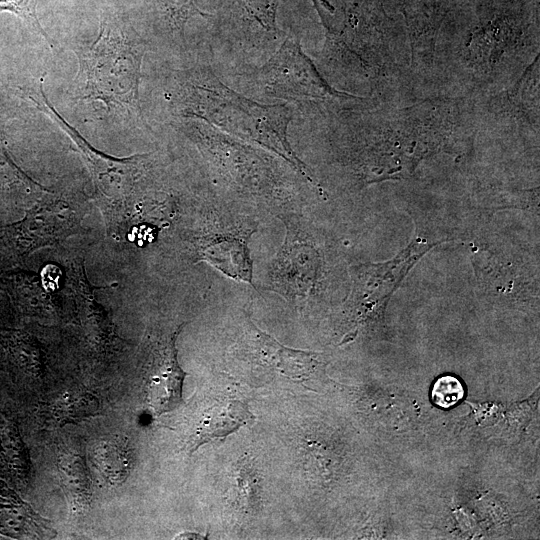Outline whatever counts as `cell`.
Wrapping results in <instances>:
<instances>
[{"mask_svg": "<svg viewBox=\"0 0 540 540\" xmlns=\"http://www.w3.org/2000/svg\"><path fill=\"white\" fill-rule=\"evenodd\" d=\"M37 5L38 0H0V14L8 12L20 17L30 29L39 34L53 48V40L40 24Z\"/></svg>", "mask_w": 540, "mask_h": 540, "instance_id": "9a60e30c", "label": "cell"}, {"mask_svg": "<svg viewBox=\"0 0 540 540\" xmlns=\"http://www.w3.org/2000/svg\"><path fill=\"white\" fill-rule=\"evenodd\" d=\"M236 483V501L239 506L244 510H253L259 500L258 480L253 469L243 465L238 471Z\"/></svg>", "mask_w": 540, "mask_h": 540, "instance_id": "d6986e66", "label": "cell"}, {"mask_svg": "<svg viewBox=\"0 0 540 540\" xmlns=\"http://www.w3.org/2000/svg\"><path fill=\"white\" fill-rule=\"evenodd\" d=\"M61 473L63 474V481L69 495H76L82 502H85L87 479L82 466V463L78 457L66 455L60 462Z\"/></svg>", "mask_w": 540, "mask_h": 540, "instance_id": "e0dca14e", "label": "cell"}, {"mask_svg": "<svg viewBox=\"0 0 540 540\" xmlns=\"http://www.w3.org/2000/svg\"><path fill=\"white\" fill-rule=\"evenodd\" d=\"M78 213L66 201L42 200L29 209L25 217L4 228L5 236L17 255L26 256L52 246L74 233Z\"/></svg>", "mask_w": 540, "mask_h": 540, "instance_id": "8992f818", "label": "cell"}, {"mask_svg": "<svg viewBox=\"0 0 540 540\" xmlns=\"http://www.w3.org/2000/svg\"><path fill=\"white\" fill-rule=\"evenodd\" d=\"M254 78L262 94L270 98L296 101L350 97L330 87L300 44L292 39L281 44Z\"/></svg>", "mask_w": 540, "mask_h": 540, "instance_id": "5b68a950", "label": "cell"}, {"mask_svg": "<svg viewBox=\"0 0 540 540\" xmlns=\"http://www.w3.org/2000/svg\"><path fill=\"white\" fill-rule=\"evenodd\" d=\"M45 76L44 73L38 89L29 92L27 98L75 144L92 176L96 200L108 226L117 229L125 219L132 197L148 170L150 154L114 157L93 147L48 100L43 88Z\"/></svg>", "mask_w": 540, "mask_h": 540, "instance_id": "3957f363", "label": "cell"}, {"mask_svg": "<svg viewBox=\"0 0 540 540\" xmlns=\"http://www.w3.org/2000/svg\"><path fill=\"white\" fill-rule=\"evenodd\" d=\"M153 3L169 31L181 39L184 38L185 26L191 17L207 16L197 8L194 0H153Z\"/></svg>", "mask_w": 540, "mask_h": 540, "instance_id": "5bb4252c", "label": "cell"}, {"mask_svg": "<svg viewBox=\"0 0 540 540\" xmlns=\"http://www.w3.org/2000/svg\"><path fill=\"white\" fill-rule=\"evenodd\" d=\"M245 329L237 351L254 365L268 367L294 379L310 377L323 366L321 354L288 348L261 331L245 314Z\"/></svg>", "mask_w": 540, "mask_h": 540, "instance_id": "52a82bcc", "label": "cell"}, {"mask_svg": "<svg viewBox=\"0 0 540 540\" xmlns=\"http://www.w3.org/2000/svg\"><path fill=\"white\" fill-rule=\"evenodd\" d=\"M464 395L465 390L462 382L453 375L439 377L431 388L432 402L442 409L455 406L463 399Z\"/></svg>", "mask_w": 540, "mask_h": 540, "instance_id": "2e32d148", "label": "cell"}, {"mask_svg": "<svg viewBox=\"0 0 540 540\" xmlns=\"http://www.w3.org/2000/svg\"><path fill=\"white\" fill-rule=\"evenodd\" d=\"M98 399L89 392L68 391L60 395L52 404L53 419L60 423L83 420L98 413Z\"/></svg>", "mask_w": 540, "mask_h": 540, "instance_id": "4fadbf2b", "label": "cell"}, {"mask_svg": "<svg viewBox=\"0 0 540 540\" xmlns=\"http://www.w3.org/2000/svg\"><path fill=\"white\" fill-rule=\"evenodd\" d=\"M0 533L17 539H51L56 531L0 479Z\"/></svg>", "mask_w": 540, "mask_h": 540, "instance_id": "30bf717a", "label": "cell"}, {"mask_svg": "<svg viewBox=\"0 0 540 540\" xmlns=\"http://www.w3.org/2000/svg\"><path fill=\"white\" fill-rule=\"evenodd\" d=\"M251 233L235 231L205 235L198 239L199 259L231 279L253 285V265L247 245Z\"/></svg>", "mask_w": 540, "mask_h": 540, "instance_id": "9c48e42d", "label": "cell"}, {"mask_svg": "<svg viewBox=\"0 0 540 540\" xmlns=\"http://www.w3.org/2000/svg\"><path fill=\"white\" fill-rule=\"evenodd\" d=\"M174 84L169 102L176 115L199 120L261 146L316 185L310 170L289 143L287 128L292 110L288 104L265 105L253 101L226 86L204 67L178 72Z\"/></svg>", "mask_w": 540, "mask_h": 540, "instance_id": "6da1fadb", "label": "cell"}, {"mask_svg": "<svg viewBox=\"0 0 540 540\" xmlns=\"http://www.w3.org/2000/svg\"><path fill=\"white\" fill-rule=\"evenodd\" d=\"M184 323L153 343L147 369L146 393L149 406L157 414L168 412L181 404L186 373L179 365L176 339Z\"/></svg>", "mask_w": 540, "mask_h": 540, "instance_id": "ba28073f", "label": "cell"}, {"mask_svg": "<svg viewBox=\"0 0 540 540\" xmlns=\"http://www.w3.org/2000/svg\"><path fill=\"white\" fill-rule=\"evenodd\" d=\"M88 457L97 477L108 485L123 482L131 467V451L124 441L117 438L95 442Z\"/></svg>", "mask_w": 540, "mask_h": 540, "instance_id": "7c38bea8", "label": "cell"}, {"mask_svg": "<svg viewBox=\"0 0 540 540\" xmlns=\"http://www.w3.org/2000/svg\"><path fill=\"white\" fill-rule=\"evenodd\" d=\"M187 427L190 451L214 437H221L245 423L248 411L238 401L217 402L202 411L189 412Z\"/></svg>", "mask_w": 540, "mask_h": 540, "instance_id": "8fae6325", "label": "cell"}, {"mask_svg": "<svg viewBox=\"0 0 540 540\" xmlns=\"http://www.w3.org/2000/svg\"><path fill=\"white\" fill-rule=\"evenodd\" d=\"M19 184L28 187L31 185H38L30 180L29 177L12 162L5 150L0 147V193L9 191L12 187H16Z\"/></svg>", "mask_w": 540, "mask_h": 540, "instance_id": "ffe728a7", "label": "cell"}, {"mask_svg": "<svg viewBox=\"0 0 540 540\" xmlns=\"http://www.w3.org/2000/svg\"><path fill=\"white\" fill-rule=\"evenodd\" d=\"M75 54L77 99L99 102L108 112L141 120L139 85L145 44L124 15L104 12L96 39Z\"/></svg>", "mask_w": 540, "mask_h": 540, "instance_id": "7a4b0ae2", "label": "cell"}, {"mask_svg": "<svg viewBox=\"0 0 540 540\" xmlns=\"http://www.w3.org/2000/svg\"><path fill=\"white\" fill-rule=\"evenodd\" d=\"M284 240L267 271V289L295 302L308 296L318 281L322 257L310 233L295 214L279 216Z\"/></svg>", "mask_w": 540, "mask_h": 540, "instance_id": "277c9868", "label": "cell"}, {"mask_svg": "<svg viewBox=\"0 0 540 540\" xmlns=\"http://www.w3.org/2000/svg\"><path fill=\"white\" fill-rule=\"evenodd\" d=\"M246 13L267 33H276V11L279 0H238Z\"/></svg>", "mask_w": 540, "mask_h": 540, "instance_id": "ac0fdd59", "label": "cell"}]
</instances>
